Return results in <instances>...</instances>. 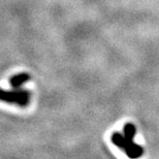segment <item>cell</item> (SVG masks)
<instances>
[{
  "instance_id": "obj_1",
  "label": "cell",
  "mask_w": 159,
  "mask_h": 159,
  "mask_svg": "<svg viewBox=\"0 0 159 159\" xmlns=\"http://www.w3.org/2000/svg\"><path fill=\"white\" fill-rule=\"evenodd\" d=\"M30 99L31 93L28 90L17 88L11 91H6L0 89V100L4 102L25 107L30 103Z\"/></svg>"
},
{
  "instance_id": "obj_2",
  "label": "cell",
  "mask_w": 159,
  "mask_h": 159,
  "mask_svg": "<svg viewBox=\"0 0 159 159\" xmlns=\"http://www.w3.org/2000/svg\"><path fill=\"white\" fill-rule=\"evenodd\" d=\"M124 152L129 158H139L144 154V148L135 144L134 142H128L124 149Z\"/></svg>"
},
{
  "instance_id": "obj_3",
  "label": "cell",
  "mask_w": 159,
  "mask_h": 159,
  "mask_svg": "<svg viewBox=\"0 0 159 159\" xmlns=\"http://www.w3.org/2000/svg\"><path fill=\"white\" fill-rule=\"evenodd\" d=\"M30 79H31V77L29 74L21 72V74L12 75L11 80H9V84H11V86L14 89H17V88H20L22 85L25 84V83H27Z\"/></svg>"
},
{
  "instance_id": "obj_4",
  "label": "cell",
  "mask_w": 159,
  "mask_h": 159,
  "mask_svg": "<svg viewBox=\"0 0 159 159\" xmlns=\"http://www.w3.org/2000/svg\"><path fill=\"white\" fill-rule=\"evenodd\" d=\"M111 139H112V143L116 146V147L122 149V150H124V149H125L127 143L129 142V141H127V139H125L124 134H122V133H120L118 131L112 133Z\"/></svg>"
},
{
  "instance_id": "obj_5",
  "label": "cell",
  "mask_w": 159,
  "mask_h": 159,
  "mask_svg": "<svg viewBox=\"0 0 159 159\" xmlns=\"http://www.w3.org/2000/svg\"><path fill=\"white\" fill-rule=\"evenodd\" d=\"M123 134L129 142H133V139L136 134V128L133 123H126L123 127Z\"/></svg>"
}]
</instances>
